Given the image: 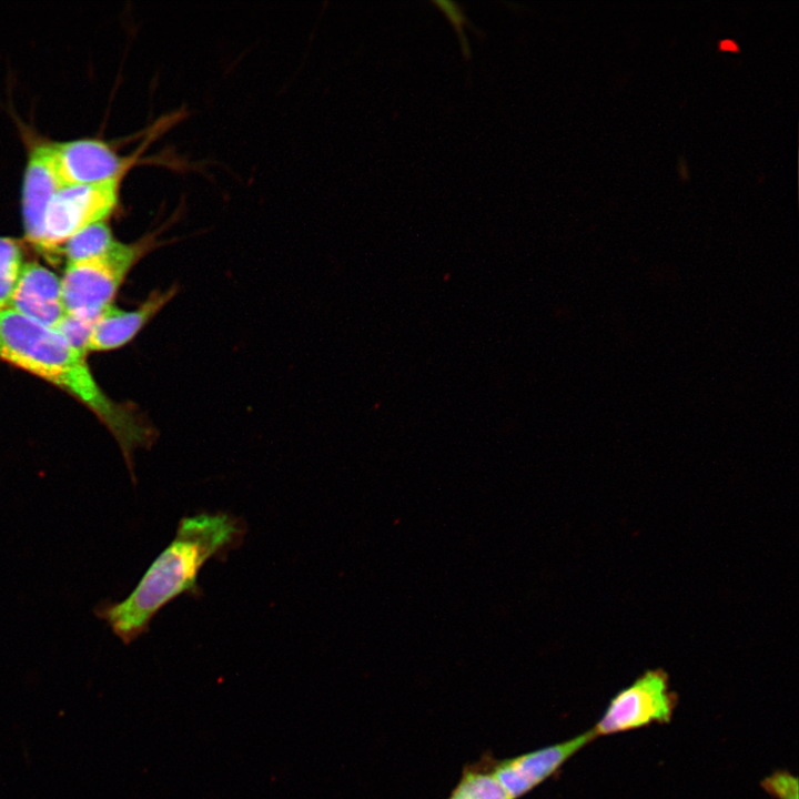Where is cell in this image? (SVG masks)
I'll return each mask as SVG.
<instances>
[{
	"mask_svg": "<svg viewBox=\"0 0 799 799\" xmlns=\"http://www.w3.org/2000/svg\"><path fill=\"white\" fill-rule=\"evenodd\" d=\"M0 360L47 381L87 406L118 442L135 481L134 452L150 448L158 433L132 406L114 402L103 392L84 352L55 330L2 307Z\"/></svg>",
	"mask_w": 799,
	"mask_h": 799,
	"instance_id": "obj_1",
	"label": "cell"
},
{
	"mask_svg": "<svg viewBox=\"0 0 799 799\" xmlns=\"http://www.w3.org/2000/svg\"><path fill=\"white\" fill-rule=\"evenodd\" d=\"M239 519L225 513L180 520L175 537L154 559L135 589L122 601L101 604L94 614L129 644L144 634L155 614L175 597L196 591L202 566L240 542Z\"/></svg>",
	"mask_w": 799,
	"mask_h": 799,
	"instance_id": "obj_2",
	"label": "cell"
},
{
	"mask_svg": "<svg viewBox=\"0 0 799 799\" xmlns=\"http://www.w3.org/2000/svg\"><path fill=\"white\" fill-rule=\"evenodd\" d=\"M155 231L132 243L115 241L103 254L78 262H67L61 277L62 300L67 315L95 323L111 305L132 267L153 247Z\"/></svg>",
	"mask_w": 799,
	"mask_h": 799,
	"instance_id": "obj_3",
	"label": "cell"
},
{
	"mask_svg": "<svg viewBox=\"0 0 799 799\" xmlns=\"http://www.w3.org/2000/svg\"><path fill=\"white\" fill-rule=\"evenodd\" d=\"M123 178L62 186L47 206L32 244L43 253H60L62 245L83 227L105 221L119 203Z\"/></svg>",
	"mask_w": 799,
	"mask_h": 799,
	"instance_id": "obj_4",
	"label": "cell"
},
{
	"mask_svg": "<svg viewBox=\"0 0 799 799\" xmlns=\"http://www.w3.org/2000/svg\"><path fill=\"white\" fill-rule=\"evenodd\" d=\"M678 699L663 669H650L619 690L593 727L596 737L668 724Z\"/></svg>",
	"mask_w": 799,
	"mask_h": 799,
	"instance_id": "obj_5",
	"label": "cell"
},
{
	"mask_svg": "<svg viewBox=\"0 0 799 799\" xmlns=\"http://www.w3.org/2000/svg\"><path fill=\"white\" fill-rule=\"evenodd\" d=\"M595 738L593 728L570 739L504 760L489 767L510 799H518L555 775L572 757Z\"/></svg>",
	"mask_w": 799,
	"mask_h": 799,
	"instance_id": "obj_6",
	"label": "cell"
},
{
	"mask_svg": "<svg viewBox=\"0 0 799 799\" xmlns=\"http://www.w3.org/2000/svg\"><path fill=\"white\" fill-rule=\"evenodd\" d=\"M58 174L63 186L124 178L138 154L121 156L99 139H77L53 143Z\"/></svg>",
	"mask_w": 799,
	"mask_h": 799,
	"instance_id": "obj_7",
	"label": "cell"
},
{
	"mask_svg": "<svg viewBox=\"0 0 799 799\" xmlns=\"http://www.w3.org/2000/svg\"><path fill=\"white\" fill-rule=\"evenodd\" d=\"M178 286L156 290L135 309L109 306L95 321L85 344V353L120 348L131 342L142 328L176 295Z\"/></svg>",
	"mask_w": 799,
	"mask_h": 799,
	"instance_id": "obj_8",
	"label": "cell"
},
{
	"mask_svg": "<svg viewBox=\"0 0 799 799\" xmlns=\"http://www.w3.org/2000/svg\"><path fill=\"white\" fill-rule=\"evenodd\" d=\"M6 307L55 330L67 315L61 277L38 262L26 263Z\"/></svg>",
	"mask_w": 799,
	"mask_h": 799,
	"instance_id": "obj_9",
	"label": "cell"
},
{
	"mask_svg": "<svg viewBox=\"0 0 799 799\" xmlns=\"http://www.w3.org/2000/svg\"><path fill=\"white\" fill-rule=\"evenodd\" d=\"M62 186L53 142L36 144L28 155L21 198L24 234L31 244L38 235L47 206Z\"/></svg>",
	"mask_w": 799,
	"mask_h": 799,
	"instance_id": "obj_10",
	"label": "cell"
},
{
	"mask_svg": "<svg viewBox=\"0 0 799 799\" xmlns=\"http://www.w3.org/2000/svg\"><path fill=\"white\" fill-rule=\"evenodd\" d=\"M117 240L105 221L90 224L73 234L62 245L60 253L67 262H78L107 252Z\"/></svg>",
	"mask_w": 799,
	"mask_h": 799,
	"instance_id": "obj_11",
	"label": "cell"
},
{
	"mask_svg": "<svg viewBox=\"0 0 799 799\" xmlns=\"http://www.w3.org/2000/svg\"><path fill=\"white\" fill-rule=\"evenodd\" d=\"M447 799H510L493 773L489 761L464 769Z\"/></svg>",
	"mask_w": 799,
	"mask_h": 799,
	"instance_id": "obj_12",
	"label": "cell"
},
{
	"mask_svg": "<svg viewBox=\"0 0 799 799\" xmlns=\"http://www.w3.org/2000/svg\"><path fill=\"white\" fill-rule=\"evenodd\" d=\"M24 264L19 243L11 237L0 236V309L8 305Z\"/></svg>",
	"mask_w": 799,
	"mask_h": 799,
	"instance_id": "obj_13",
	"label": "cell"
},
{
	"mask_svg": "<svg viewBox=\"0 0 799 799\" xmlns=\"http://www.w3.org/2000/svg\"><path fill=\"white\" fill-rule=\"evenodd\" d=\"M761 786L775 799H798V778L786 770L772 772Z\"/></svg>",
	"mask_w": 799,
	"mask_h": 799,
	"instance_id": "obj_14",
	"label": "cell"
},
{
	"mask_svg": "<svg viewBox=\"0 0 799 799\" xmlns=\"http://www.w3.org/2000/svg\"><path fill=\"white\" fill-rule=\"evenodd\" d=\"M433 3L445 14V17L452 23L458 36L464 57L469 58L471 50L464 33V26L467 22V19L463 10L455 2L452 1L436 0L433 1Z\"/></svg>",
	"mask_w": 799,
	"mask_h": 799,
	"instance_id": "obj_15",
	"label": "cell"
},
{
	"mask_svg": "<svg viewBox=\"0 0 799 799\" xmlns=\"http://www.w3.org/2000/svg\"><path fill=\"white\" fill-rule=\"evenodd\" d=\"M719 49L722 51L738 52V44L731 39H725L719 42Z\"/></svg>",
	"mask_w": 799,
	"mask_h": 799,
	"instance_id": "obj_16",
	"label": "cell"
},
{
	"mask_svg": "<svg viewBox=\"0 0 799 799\" xmlns=\"http://www.w3.org/2000/svg\"><path fill=\"white\" fill-rule=\"evenodd\" d=\"M679 168H680V174H681V176H682L684 179H687V178H688V173H687V168H686V165H685V162H684V165H682V162L680 161Z\"/></svg>",
	"mask_w": 799,
	"mask_h": 799,
	"instance_id": "obj_17",
	"label": "cell"
}]
</instances>
